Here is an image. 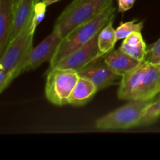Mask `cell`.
<instances>
[{
    "instance_id": "cell-1",
    "label": "cell",
    "mask_w": 160,
    "mask_h": 160,
    "mask_svg": "<svg viewBox=\"0 0 160 160\" xmlns=\"http://www.w3.org/2000/svg\"><path fill=\"white\" fill-rule=\"evenodd\" d=\"M118 98L128 101H151L160 94V64L144 60L121 77Z\"/></svg>"
},
{
    "instance_id": "cell-2",
    "label": "cell",
    "mask_w": 160,
    "mask_h": 160,
    "mask_svg": "<svg viewBox=\"0 0 160 160\" xmlns=\"http://www.w3.org/2000/svg\"><path fill=\"white\" fill-rule=\"evenodd\" d=\"M115 10L116 8L112 5L96 17L78 27L67 37L63 38L54 57L49 62L50 68H53L59 61L98 35L102 29L113 20Z\"/></svg>"
},
{
    "instance_id": "cell-3",
    "label": "cell",
    "mask_w": 160,
    "mask_h": 160,
    "mask_svg": "<svg viewBox=\"0 0 160 160\" xmlns=\"http://www.w3.org/2000/svg\"><path fill=\"white\" fill-rule=\"evenodd\" d=\"M113 0H73L56 20L55 27L62 38L88 22L112 5Z\"/></svg>"
},
{
    "instance_id": "cell-4",
    "label": "cell",
    "mask_w": 160,
    "mask_h": 160,
    "mask_svg": "<svg viewBox=\"0 0 160 160\" xmlns=\"http://www.w3.org/2000/svg\"><path fill=\"white\" fill-rule=\"evenodd\" d=\"M152 101H130L128 104L98 118L95 122V128L101 131H109L139 126L142 113Z\"/></svg>"
},
{
    "instance_id": "cell-5",
    "label": "cell",
    "mask_w": 160,
    "mask_h": 160,
    "mask_svg": "<svg viewBox=\"0 0 160 160\" xmlns=\"http://www.w3.org/2000/svg\"><path fill=\"white\" fill-rule=\"evenodd\" d=\"M79 78L78 72L75 70L58 67L49 69L45 84L47 99L56 106L68 104L69 98Z\"/></svg>"
},
{
    "instance_id": "cell-6",
    "label": "cell",
    "mask_w": 160,
    "mask_h": 160,
    "mask_svg": "<svg viewBox=\"0 0 160 160\" xmlns=\"http://www.w3.org/2000/svg\"><path fill=\"white\" fill-rule=\"evenodd\" d=\"M34 31L31 25L16 38L11 41L0 59V67L13 73L15 78L20 75V70L33 49Z\"/></svg>"
},
{
    "instance_id": "cell-7",
    "label": "cell",
    "mask_w": 160,
    "mask_h": 160,
    "mask_svg": "<svg viewBox=\"0 0 160 160\" xmlns=\"http://www.w3.org/2000/svg\"><path fill=\"white\" fill-rule=\"evenodd\" d=\"M62 36L59 29L54 27L51 34L45 38L37 47L33 48L20 70V74L40 67L43 62L51 61L54 57L61 42Z\"/></svg>"
},
{
    "instance_id": "cell-8",
    "label": "cell",
    "mask_w": 160,
    "mask_h": 160,
    "mask_svg": "<svg viewBox=\"0 0 160 160\" xmlns=\"http://www.w3.org/2000/svg\"><path fill=\"white\" fill-rule=\"evenodd\" d=\"M98 34L87 44L78 48L67 57L59 61L54 67L72 70L78 72L95 59L102 56L100 54L98 49Z\"/></svg>"
},
{
    "instance_id": "cell-9",
    "label": "cell",
    "mask_w": 160,
    "mask_h": 160,
    "mask_svg": "<svg viewBox=\"0 0 160 160\" xmlns=\"http://www.w3.org/2000/svg\"><path fill=\"white\" fill-rule=\"evenodd\" d=\"M78 74L92 81L98 91L113 84L120 77L108 66L102 56L95 59L78 71Z\"/></svg>"
},
{
    "instance_id": "cell-10",
    "label": "cell",
    "mask_w": 160,
    "mask_h": 160,
    "mask_svg": "<svg viewBox=\"0 0 160 160\" xmlns=\"http://www.w3.org/2000/svg\"><path fill=\"white\" fill-rule=\"evenodd\" d=\"M38 1L39 0H21L15 8L10 42L31 26L34 7Z\"/></svg>"
},
{
    "instance_id": "cell-11",
    "label": "cell",
    "mask_w": 160,
    "mask_h": 160,
    "mask_svg": "<svg viewBox=\"0 0 160 160\" xmlns=\"http://www.w3.org/2000/svg\"><path fill=\"white\" fill-rule=\"evenodd\" d=\"M13 13L12 0H0V57L10 42Z\"/></svg>"
},
{
    "instance_id": "cell-12",
    "label": "cell",
    "mask_w": 160,
    "mask_h": 160,
    "mask_svg": "<svg viewBox=\"0 0 160 160\" xmlns=\"http://www.w3.org/2000/svg\"><path fill=\"white\" fill-rule=\"evenodd\" d=\"M102 57L108 66L120 77L134 70L141 63V61L129 56L120 48L112 50Z\"/></svg>"
},
{
    "instance_id": "cell-13",
    "label": "cell",
    "mask_w": 160,
    "mask_h": 160,
    "mask_svg": "<svg viewBox=\"0 0 160 160\" xmlns=\"http://www.w3.org/2000/svg\"><path fill=\"white\" fill-rule=\"evenodd\" d=\"M98 89L92 81L83 77H80L69 98L68 104L81 106L90 101Z\"/></svg>"
},
{
    "instance_id": "cell-14",
    "label": "cell",
    "mask_w": 160,
    "mask_h": 160,
    "mask_svg": "<svg viewBox=\"0 0 160 160\" xmlns=\"http://www.w3.org/2000/svg\"><path fill=\"white\" fill-rule=\"evenodd\" d=\"M112 23L113 20L109 21L98 33V49L102 56L113 50L114 46L118 41L116 35V29H114Z\"/></svg>"
},
{
    "instance_id": "cell-15",
    "label": "cell",
    "mask_w": 160,
    "mask_h": 160,
    "mask_svg": "<svg viewBox=\"0 0 160 160\" xmlns=\"http://www.w3.org/2000/svg\"><path fill=\"white\" fill-rule=\"evenodd\" d=\"M160 117V98L156 101H152L144 110L139 126L149 125L156 122Z\"/></svg>"
},
{
    "instance_id": "cell-16",
    "label": "cell",
    "mask_w": 160,
    "mask_h": 160,
    "mask_svg": "<svg viewBox=\"0 0 160 160\" xmlns=\"http://www.w3.org/2000/svg\"><path fill=\"white\" fill-rule=\"evenodd\" d=\"M120 48L125 53L141 62L145 60L148 48H147L145 41L135 45H129L123 42L120 45Z\"/></svg>"
},
{
    "instance_id": "cell-17",
    "label": "cell",
    "mask_w": 160,
    "mask_h": 160,
    "mask_svg": "<svg viewBox=\"0 0 160 160\" xmlns=\"http://www.w3.org/2000/svg\"><path fill=\"white\" fill-rule=\"evenodd\" d=\"M143 28V22L138 21V20H131V21L122 23L118 28L116 29V35L118 40L124 39L131 33L135 31H142Z\"/></svg>"
},
{
    "instance_id": "cell-18",
    "label": "cell",
    "mask_w": 160,
    "mask_h": 160,
    "mask_svg": "<svg viewBox=\"0 0 160 160\" xmlns=\"http://www.w3.org/2000/svg\"><path fill=\"white\" fill-rule=\"evenodd\" d=\"M47 6H45L43 2L38 1L35 5L34 11V15H33L32 23H31V28L34 31H35L36 28L39 25V23L43 20L45 15V9Z\"/></svg>"
},
{
    "instance_id": "cell-19",
    "label": "cell",
    "mask_w": 160,
    "mask_h": 160,
    "mask_svg": "<svg viewBox=\"0 0 160 160\" xmlns=\"http://www.w3.org/2000/svg\"><path fill=\"white\" fill-rule=\"evenodd\" d=\"M145 60L155 64H160V38L147 50Z\"/></svg>"
},
{
    "instance_id": "cell-20",
    "label": "cell",
    "mask_w": 160,
    "mask_h": 160,
    "mask_svg": "<svg viewBox=\"0 0 160 160\" xmlns=\"http://www.w3.org/2000/svg\"><path fill=\"white\" fill-rule=\"evenodd\" d=\"M15 79L13 73L0 67V92L2 93L5 89Z\"/></svg>"
},
{
    "instance_id": "cell-21",
    "label": "cell",
    "mask_w": 160,
    "mask_h": 160,
    "mask_svg": "<svg viewBox=\"0 0 160 160\" xmlns=\"http://www.w3.org/2000/svg\"><path fill=\"white\" fill-rule=\"evenodd\" d=\"M135 0H118V11L124 12L133 7Z\"/></svg>"
},
{
    "instance_id": "cell-22",
    "label": "cell",
    "mask_w": 160,
    "mask_h": 160,
    "mask_svg": "<svg viewBox=\"0 0 160 160\" xmlns=\"http://www.w3.org/2000/svg\"><path fill=\"white\" fill-rule=\"evenodd\" d=\"M58 1H59V0H42V2L45 3V6H50V5L53 4V3L56 2H58Z\"/></svg>"
},
{
    "instance_id": "cell-23",
    "label": "cell",
    "mask_w": 160,
    "mask_h": 160,
    "mask_svg": "<svg viewBox=\"0 0 160 160\" xmlns=\"http://www.w3.org/2000/svg\"><path fill=\"white\" fill-rule=\"evenodd\" d=\"M21 1V0H12V6H13V10L15 9V8L17 7V5L19 4V2Z\"/></svg>"
}]
</instances>
